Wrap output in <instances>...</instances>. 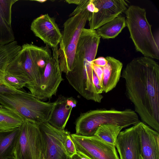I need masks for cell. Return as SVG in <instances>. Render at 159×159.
I'll list each match as a JSON object with an SVG mask.
<instances>
[{
    "label": "cell",
    "mask_w": 159,
    "mask_h": 159,
    "mask_svg": "<svg viewBox=\"0 0 159 159\" xmlns=\"http://www.w3.org/2000/svg\"><path fill=\"white\" fill-rule=\"evenodd\" d=\"M125 93L143 122L159 132V65L153 59L136 57L128 63L121 76Z\"/></svg>",
    "instance_id": "1"
},
{
    "label": "cell",
    "mask_w": 159,
    "mask_h": 159,
    "mask_svg": "<svg viewBox=\"0 0 159 159\" xmlns=\"http://www.w3.org/2000/svg\"><path fill=\"white\" fill-rule=\"evenodd\" d=\"M90 1L86 0L78 5L63 24L58 54L60 68L61 72L66 74L74 68L78 42L89 14L87 7Z\"/></svg>",
    "instance_id": "2"
},
{
    "label": "cell",
    "mask_w": 159,
    "mask_h": 159,
    "mask_svg": "<svg viewBox=\"0 0 159 159\" xmlns=\"http://www.w3.org/2000/svg\"><path fill=\"white\" fill-rule=\"evenodd\" d=\"M57 102H45L30 93L20 91L0 93V103L23 118L38 125L48 122Z\"/></svg>",
    "instance_id": "3"
},
{
    "label": "cell",
    "mask_w": 159,
    "mask_h": 159,
    "mask_svg": "<svg viewBox=\"0 0 159 159\" xmlns=\"http://www.w3.org/2000/svg\"><path fill=\"white\" fill-rule=\"evenodd\" d=\"M125 12L126 26L136 50L144 56L158 60L159 42L152 33L145 9L131 5Z\"/></svg>",
    "instance_id": "4"
},
{
    "label": "cell",
    "mask_w": 159,
    "mask_h": 159,
    "mask_svg": "<svg viewBox=\"0 0 159 159\" xmlns=\"http://www.w3.org/2000/svg\"><path fill=\"white\" fill-rule=\"evenodd\" d=\"M139 120L137 114L130 109L123 110L100 109L81 113L75 122L76 134L84 136L94 135L98 127L112 124L123 128L134 125Z\"/></svg>",
    "instance_id": "5"
},
{
    "label": "cell",
    "mask_w": 159,
    "mask_h": 159,
    "mask_svg": "<svg viewBox=\"0 0 159 159\" xmlns=\"http://www.w3.org/2000/svg\"><path fill=\"white\" fill-rule=\"evenodd\" d=\"M49 47H39L31 43L22 45L18 54L19 61L30 80L26 87L30 93L39 84L47 62L52 56Z\"/></svg>",
    "instance_id": "6"
},
{
    "label": "cell",
    "mask_w": 159,
    "mask_h": 159,
    "mask_svg": "<svg viewBox=\"0 0 159 159\" xmlns=\"http://www.w3.org/2000/svg\"><path fill=\"white\" fill-rule=\"evenodd\" d=\"M14 156L16 159H44V145L39 125L25 120L19 127Z\"/></svg>",
    "instance_id": "7"
},
{
    "label": "cell",
    "mask_w": 159,
    "mask_h": 159,
    "mask_svg": "<svg viewBox=\"0 0 159 159\" xmlns=\"http://www.w3.org/2000/svg\"><path fill=\"white\" fill-rule=\"evenodd\" d=\"M52 49V55L47 62L40 81L30 93L41 100L50 99L56 95L60 84L64 80L59 65L58 47Z\"/></svg>",
    "instance_id": "8"
},
{
    "label": "cell",
    "mask_w": 159,
    "mask_h": 159,
    "mask_svg": "<svg viewBox=\"0 0 159 159\" xmlns=\"http://www.w3.org/2000/svg\"><path fill=\"white\" fill-rule=\"evenodd\" d=\"M77 151L89 159H120L116 146L95 135L70 134Z\"/></svg>",
    "instance_id": "9"
},
{
    "label": "cell",
    "mask_w": 159,
    "mask_h": 159,
    "mask_svg": "<svg viewBox=\"0 0 159 159\" xmlns=\"http://www.w3.org/2000/svg\"><path fill=\"white\" fill-rule=\"evenodd\" d=\"M95 9L88 20L90 29L95 30L125 12L128 4L124 0H93Z\"/></svg>",
    "instance_id": "10"
},
{
    "label": "cell",
    "mask_w": 159,
    "mask_h": 159,
    "mask_svg": "<svg viewBox=\"0 0 159 159\" xmlns=\"http://www.w3.org/2000/svg\"><path fill=\"white\" fill-rule=\"evenodd\" d=\"M44 143V159H70L65 150L63 142L70 134L68 131L58 129L48 122L39 125Z\"/></svg>",
    "instance_id": "11"
},
{
    "label": "cell",
    "mask_w": 159,
    "mask_h": 159,
    "mask_svg": "<svg viewBox=\"0 0 159 159\" xmlns=\"http://www.w3.org/2000/svg\"><path fill=\"white\" fill-rule=\"evenodd\" d=\"M30 30L46 45L52 48L58 47L62 35L55 19L48 14L42 15L34 19Z\"/></svg>",
    "instance_id": "12"
},
{
    "label": "cell",
    "mask_w": 159,
    "mask_h": 159,
    "mask_svg": "<svg viewBox=\"0 0 159 159\" xmlns=\"http://www.w3.org/2000/svg\"><path fill=\"white\" fill-rule=\"evenodd\" d=\"M116 147L120 159H141L140 138L135 125L120 133Z\"/></svg>",
    "instance_id": "13"
},
{
    "label": "cell",
    "mask_w": 159,
    "mask_h": 159,
    "mask_svg": "<svg viewBox=\"0 0 159 159\" xmlns=\"http://www.w3.org/2000/svg\"><path fill=\"white\" fill-rule=\"evenodd\" d=\"M135 125L139 136L143 159H159V132L143 122L139 121Z\"/></svg>",
    "instance_id": "14"
},
{
    "label": "cell",
    "mask_w": 159,
    "mask_h": 159,
    "mask_svg": "<svg viewBox=\"0 0 159 159\" xmlns=\"http://www.w3.org/2000/svg\"><path fill=\"white\" fill-rule=\"evenodd\" d=\"M57 102L48 122L54 127L64 129L77 102L72 97H66L61 95L57 100Z\"/></svg>",
    "instance_id": "15"
},
{
    "label": "cell",
    "mask_w": 159,
    "mask_h": 159,
    "mask_svg": "<svg viewBox=\"0 0 159 159\" xmlns=\"http://www.w3.org/2000/svg\"><path fill=\"white\" fill-rule=\"evenodd\" d=\"M106 65L102 67L103 70L102 87L103 92L107 93L116 86L121 76L123 64L119 60L110 56L105 57Z\"/></svg>",
    "instance_id": "16"
},
{
    "label": "cell",
    "mask_w": 159,
    "mask_h": 159,
    "mask_svg": "<svg viewBox=\"0 0 159 159\" xmlns=\"http://www.w3.org/2000/svg\"><path fill=\"white\" fill-rule=\"evenodd\" d=\"M19 127L9 130L0 129V159L14 156Z\"/></svg>",
    "instance_id": "17"
},
{
    "label": "cell",
    "mask_w": 159,
    "mask_h": 159,
    "mask_svg": "<svg viewBox=\"0 0 159 159\" xmlns=\"http://www.w3.org/2000/svg\"><path fill=\"white\" fill-rule=\"evenodd\" d=\"M21 48L15 41L5 45H0V85L6 86L4 72L9 64L19 53Z\"/></svg>",
    "instance_id": "18"
},
{
    "label": "cell",
    "mask_w": 159,
    "mask_h": 159,
    "mask_svg": "<svg viewBox=\"0 0 159 159\" xmlns=\"http://www.w3.org/2000/svg\"><path fill=\"white\" fill-rule=\"evenodd\" d=\"M126 26L125 18L119 16L95 30L103 39H109L115 38Z\"/></svg>",
    "instance_id": "19"
},
{
    "label": "cell",
    "mask_w": 159,
    "mask_h": 159,
    "mask_svg": "<svg viewBox=\"0 0 159 159\" xmlns=\"http://www.w3.org/2000/svg\"><path fill=\"white\" fill-rule=\"evenodd\" d=\"M24 121L16 113L0 105V129L9 130L18 128Z\"/></svg>",
    "instance_id": "20"
},
{
    "label": "cell",
    "mask_w": 159,
    "mask_h": 159,
    "mask_svg": "<svg viewBox=\"0 0 159 159\" xmlns=\"http://www.w3.org/2000/svg\"><path fill=\"white\" fill-rule=\"evenodd\" d=\"M123 128L112 124L101 125L97 129L94 135L105 142L116 146L117 138Z\"/></svg>",
    "instance_id": "21"
},
{
    "label": "cell",
    "mask_w": 159,
    "mask_h": 159,
    "mask_svg": "<svg viewBox=\"0 0 159 159\" xmlns=\"http://www.w3.org/2000/svg\"><path fill=\"white\" fill-rule=\"evenodd\" d=\"M15 39L11 26L7 23L0 13V45L8 44Z\"/></svg>",
    "instance_id": "22"
},
{
    "label": "cell",
    "mask_w": 159,
    "mask_h": 159,
    "mask_svg": "<svg viewBox=\"0 0 159 159\" xmlns=\"http://www.w3.org/2000/svg\"><path fill=\"white\" fill-rule=\"evenodd\" d=\"M18 0H0V13L7 23L11 26V7Z\"/></svg>",
    "instance_id": "23"
},
{
    "label": "cell",
    "mask_w": 159,
    "mask_h": 159,
    "mask_svg": "<svg viewBox=\"0 0 159 159\" xmlns=\"http://www.w3.org/2000/svg\"><path fill=\"white\" fill-rule=\"evenodd\" d=\"M70 134L65 138L63 142V146L67 155L70 158L76 154L77 150Z\"/></svg>",
    "instance_id": "24"
},
{
    "label": "cell",
    "mask_w": 159,
    "mask_h": 159,
    "mask_svg": "<svg viewBox=\"0 0 159 159\" xmlns=\"http://www.w3.org/2000/svg\"><path fill=\"white\" fill-rule=\"evenodd\" d=\"M93 72L98 78L102 87L103 77V70L102 67L97 66L93 63Z\"/></svg>",
    "instance_id": "25"
},
{
    "label": "cell",
    "mask_w": 159,
    "mask_h": 159,
    "mask_svg": "<svg viewBox=\"0 0 159 159\" xmlns=\"http://www.w3.org/2000/svg\"><path fill=\"white\" fill-rule=\"evenodd\" d=\"M93 81L94 85L97 93L99 94H102L103 92V90L102 88L99 81L97 76L93 71Z\"/></svg>",
    "instance_id": "26"
},
{
    "label": "cell",
    "mask_w": 159,
    "mask_h": 159,
    "mask_svg": "<svg viewBox=\"0 0 159 159\" xmlns=\"http://www.w3.org/2000/svg\"><path fill=\"white\" fill-rule=\"evenodd\" d=\"M107 63V61L106 58L102 57L95 59L93 61L94 64L101 67L104 66Z\"/></svg>",
    "instance_id": "27"
},
{
    "label": "cell",
    "mask_w": 159,
    "mask_h": 159,
    "mask_svg": "<svg viewBox=\"0 0 159 159\" xmlns=\"http://www.w3.org/2000/svg\"><path fill=\"white\" fill-rule=\"evenodd\" d=\"M20 91L12 89L5 85H0V93H14Z\"/></svg>",
    "instance_id": "28"
},
{
    "label": "cell",
    "mask_w": 159,
    "mask_h": 159,
    "mask_svg": "<svg viewBox=\"0 0 159 159\" xmlns=\"http://www.w3.org/2000/svg\"><path fill=\"white\" fill-rule=\"evenodd\" d=\"M70 159H89L88 158L77 151L76 154L72 156Z\"/></svg>",
    "instance_id": "29"
},
{
    "label": "cell",
    "mask_w": 159,
    "mask_h": 159,
    "mask_svg": "<svg viewBox=\"0 0 159 159\" xmlns=\"http://www.w3.org/2000/svg\"><path fill=\"white\" fill-rule=\"evenodd\" d=\"M86 0H66L65 1L69 4H74L78 5L84 2Z\"/></svg>",
    "instance_id": "30"
},
{
    "label": "cell",
    "mask_w": 159,
    "mask_h": 159,
    "mask_svg": "<svg viewBox=\"0 0 159 159\" xmlns=\"http://www.w3.org/2000/svg\"><path fill=\"white\" fill-rule=\"evenodd\" d=\"M35 1L38 2L40 3H43L47 1V0H33Z\"/></svg>",
    "instance_id": "31"
},
{
    "label": "cell",
    "mask_w": 159,
    "mask_h": 159,
    "mask_svg": "<svg viewBox=\"0 0 159 159\" xmlns=\"http://www.w3.org/2000/svg\"><path fill=\"white\" fill-rule=\"evenodd\" d=\"M5 159H16L14 156L9 157Z\"/></svg>",
    "instance_id": "32"
},
{
    "label": "cell",
    "mask_w": 159,
    "mask_h": 159,
    "mask_svg": "<svg viewBox=\"0 0 159 159\" xmlns=\"http://www.w3.org/2000/svg\"><path fill=\"white\" fill-rule=\"evenodd\" d=\"M141 159H143V158H142V157H141Z\"/></svg>",
    "instance_id": "33"
}]
</instances>
